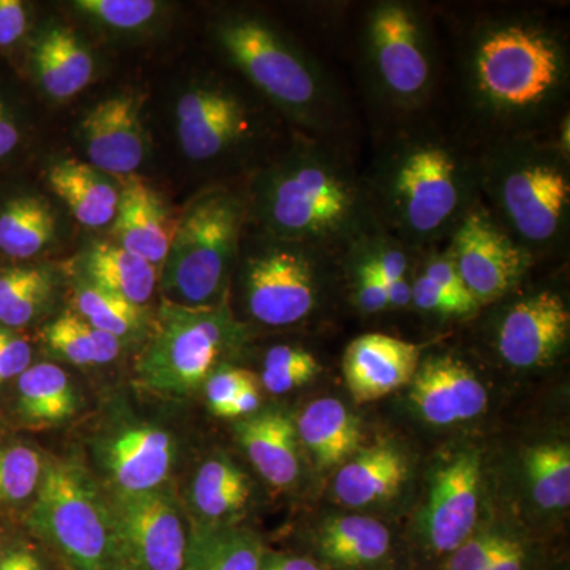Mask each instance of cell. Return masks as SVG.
<instances>
[{"label": "cell", "instance_id": "1", "mask_svg": "<svg viewBox=\"0 0 570 570\" xmlns=\"http://www.w3.org/2000/svg\"><path fill=\"white\" fill-rule=\"evenodd\" d=\"M31 524L73 570H126L110 504L80 464L43 468Z\"/></svg>", "mask_w": 570, "mask_h": 570}, {"label": "cell", "instance_id": "38", "mask_svg": "<svg viewBox=\"0 0 570 570\" xmlns=\"http://www.w3.org/2000/svg\"><path fill=\"white\" fill-rule=\"evenodd\" d=\"M73 6L86 17L119 31L142 28L159 11L154 0H78Z\"/></svg>", "mask_w": 570, "mask_h": 570}, {"label": "cell", "instance_id": "25", "mask_svg": "<svg viewBox=\"0 0 570 570\" xmlns=\"http://www.w3.org/2000/svg\"><path fill=\"white\" fill-rule=\"evenodd\" d=\"M407 479L403 453L381 444L363 450L337 471L335 493L347 508H365L395 497Z\"/></svg>", "mask_w": 570, "mask_h": 570}, {"label": "cell", "instance_id": "33", "mask_svg": "<svg viewBox=\"0 0 570 570\" xmlns=\"http://www.w3.org/2000/svg\"><path fill=\"white\" fill-rule=\"evenodd\" d=\"M190 497L200 515L217 521L245 508L250 487L242 469L228 460L213 459L198 469Z\"/></svg>", "mask_w": 570, "mask_h": 570}, {"label": "cell", "instance_id": "3", "mask_svg": "<svg viewBox=\"0 0 570 570\" xmlns=\"http://www.w3.org/2000/svg\"><path fill=\"white\" fill-rule=\"evenodd\" d=\"M235 337L227 309L164 299L151 341L138 362V377L146 389L165 396L190 395L205 384Z\"/></svg>", "mask_w": 570, "mask_h": 570}, {"label": "cell", "instance_id": "16", "mask_svg": "<svg viewBox=\"0 0 570 570\" xmlns=\"http://www.w3.org/2000/svg\"><path fill=\"white\" fill-rule=\"evenodd\" d=\"M412 401L426 422L455 425L479 417L489 404L482 382L453 356H433L412 379Z\"/></svg>", "mask_w": 570, "mask_h": 570}, {"label": "cell", "instance_id": "22", "mask_svg": "<svg viewBox=\"0 0 570 570\" xmlns=\"http://www.w3.org/2000/svg\"><path fill=\"white\" fill-rule=\"evenodd\" d=\"M236 433L250 463L269 485L285 489L298 479V434L283 412L249 415L236 425Z\"/></svg>", "mask_w": 570, "mask_h": 570}, {"label": "cell", "instance_id": "35", "mask_svg": "<svg viewBox=\"0 0 570 570\" xmlns=\"http://www.w3.org/2000/svg\"><path fill=\"white\" fill-rule=\"evenodd\" d=\"M527 471L532 497L540 508L558 510L570 504V449L543 444L528 450Z\"/></svg>", "mask_w": 570, "mask_h": 570}, {"label": "cell", "instance_id": "28", "mask_svg": "<svg viewBox=\"0 0 570 570\" xmlns=\"http://www.w3.org/2000/svg\"><path fill=\"white\" fill-rule=\"evenodd\" d=\"M56 235L50 204L37 195H18L0 205V253L32 258L47 249Z\"/></svg>", "mask_w": 570, "mask_h": 570}, {"label": "cell", "instance_id": "40", "mask_svg": "<svg viewBox=\"0 0 570 570\" xmlns=\"http://www.w3.org/2000/svg\"><path fill=\"white\" fill-rule=\"evenodd\" d=\"M412 302L420 309L444 314V316H466L479 307V303L474 299H464L449 294L425 275L420 276L412 285Z\"/></svg>", "mask_w": 570, "mask_h": 570}, {"label": "cell", "instance_id": "18", "mask_svg": "<svg viewBox=\"0 0 570 570\" xmlns=\"http://www.w3.org/2000/svg\"><path fill=\"white\" fill-rule=\"evenodd\" d=\"M564 174L546 164L528 165L510 174L502 184V204L517 232L542 243L557 234L569 204Z\"/></svg>", "mask_w": 570, "mask_h": 570}, {"label": "cell", "instance_id": "5", "mask_svg": "<svg viewBox=\"0 0 570 570\" xmlns=\"http://www.w3.org/2000/svg\"><path fill=\"white\" fill-rule=\"evenodd\" d=\"M561 62L549 37L528 26H508L480 43L475 73L480 91L504 108L546 99L560 80Z\"/></svg>", "mask_w": 570, "mask_h": 570}, {"label": "cell", "instance_id": "41", "mask_svg": "<svg viewBox=\"0 0 570 570\" xmlns=\"http://www.w3.org/2000/svg\"><path fill=\"white\" fill-rule=\"evenodd\" d=\"M255 376L254 373L239 367H216L205 381L206 400L217 417H223L224 412L230 406L232 401L245 387L246 382Z\"/></svg>", "mask_w": 570, "mask_h": 570}, {"label": "cell", "instance_id": "46", "mask_svg": "<svg viewBox=\"0 0 570 570\" xmlns=\"http://www.w3.org/2000/svg\"><path fill=\"white\" fill-rule=\"evenodd\" d=\"M365 264L384 281L385 285L404 279V275H406V255L393 247H382L377 254L367 258Z\"/></svg>", "mask_w": 570, "mask_h": 570}, {"label": "cell", "instance_id": "51", "mask_svg": "<svg viewBox=\"0 0 570 570\" xmlns=\"http://www.w3.org/2000/svg\"><path fill=\"white\" fill-rule=\"evenodd\" d=\"M389 306H407L412 302V285L406 279L387 284Z\"/></svg>", "mask_w": 570, "mask_h": 570}, {"label": "cell", "instance_id": "9", "mask_svg": "<svg viewBox=\"0 0 570 570\" xmlns=\"http://www.w3.org/2000/svg\"><path fill=\"white\" fill-rule=\"evenodd\" d=\"M245 285L250 316L261 324L295 325L316 306V273L309 258L294 249L275 247L255 255Z\"/></svg>", "mask_w": 570, "mask_h": 570}, {"label": "cell", "instance_id": "21", "mask_svg": "<svg viewBox=\"0 0 570 570\" xmlns=\"http://www.w3.org/2000/svg\"><path fill=\"white\" fill-rule=\"evenodd\" d=\"M314 550L325 570H379L392 553V534L381 521L341 517L318 527Z\"/></svg>", "mask_w": 570, "mask_h": 570}, {"label": "cell", "instance_id": "10", "mask_svg": "<svg viewBox=\"0 0 570 570\" xmlns=\"http://www.w3.org/2000/svg\"><path fill=\"white\" fill-rule=\"evenodd\" d=\"M480 478L475 452L460 453L434 474L423 520V546L431 557L445 560L474 534Z\"/></svg>", "mask_w": 570, "mask_h": 570}, {"label": "cell", "instance_id": "8", "mask_svg": "<svg viewBox=\"0 0 570 570\" xmlns=\"http://www.w3.org/2000/svg\"><path fill=\"white\" fill-rule=\"evenodd\" d=\"M392 202L401 223L415 235L439 230L460 202L459 167L445 149L415 146L392 176Z\"/></svg>", "mask_w": 570, "mask_h": 570}, {"label": "cell", "instance_id": "34", "mask_svg": "<svg viewBox=\"0 0 570 570\" xmlns=\"http://www.w3.org/2000/svg\"><path fill=\"white\" fill-rule=\"evenodd\" d=\"M73 306L75 313L94 328L121 341L122 337L134 335L142 324V307L86 279L75 287Z\"/></svg>", "mask_w": 570, "mask_h": 570}, {"label": "cell", "instance_id": "45", "mask_svg": "<svg viewBox=\"0 0 570 570\" xmlns=\"http://www.w3.org/2000/svg\"><path fill=\"white\" fill-rule=\"evenodd\" d=\"M423 275H425L428 279L433 281L434 284H438L439 287L448 291L449 294L478 302L474 296L469 294L466 285H464L459 269H456L455 262H453L452 255H441V257L433 258V261L426 265Z\"/></svg>", "mask_w": 570, "mask_h": 570}, {"label": "cell", "instance_id": "50", "mask_svg": "<svg viewBox=\"0 0 570 570\" xmlns=\"http://www.w3.org/2000/svg\"><path fill=\"white\" fill-rule=\"evenodd\" d=\"M261 570H325L313 558L264 554Z\"/></svg>", "mask_w": 570, "mask_h": 570}, {"label": "cell", "instance_id": "48", "mask_svg": "<svg viewBox=\"0 0 570 570\" xmlns=\"http://www.w3.org/2000/svg\"><path fill=\"white\" fill-rule=\"evenodd\" d=\"M21 130L9 105L0 97V160L20 146Z\"/></svg>", "mask_w": 570, "mask_h": 570}, {"label": "cell", "instance_id": "31", "mask_svg": "<svg viewBox=\"0 0 570 570\" xmlns=\"http://www.w3.org/2000/svg\"><path fill=\"white\" fill-rule=\"evenodd\" d=\"M55 288V276L40 266L0 272V325L11 330L31 324L50 305Z\"/></svg>", "mask_w": 570, "mask_h": 570}, {"label": "cell", "instance_id": "42", "mask_svg": "<svg viewBox=\"0 0 570 570\" xmlns=\"http://www.w3.org/2000/svg\"><path fill=\"white\" fill-rule=\"evenodd\" d=\"M31 362L32 348L28 341L0 325V382L20 377Z\"/></svg>", "mask_w": 570, "mask_h": 570}, {"label": "cell", "instance_id": "49", "mask_svg": "<svg viewBox=\"0 0 570 570\" xmlns=\"http://www.w3.org/2000/svg\"><path fill=\"white\" fill-rule=\"evenodd\" d=\"M532 558L530 550L519 539H513L509 549L498 558L487 570H531Z\"/></svg>", "mask_w": 570, "mask_h": 570}, {"label": "cell", "instance_id": "13", "mask_svg": "<svg viewBox=\"0 0 570 570\" xmlns=\"http://www.w3.org/2000/svg\"><path fill=\"white\" fill-rule=\"evenodd\" d=\"M570 314L554 292H540L510 307L498 332V351L510 366L550 363L568 343Z\"/></svg>", "mask_w": 570, "mask_h": 570}, {"label": "cell", "instance_id": "44", "mask_svg": "<svg viewBox=\"0 0 570 570\" xmlns=\"http://www.w3.org/2000/svg\"><path fill=\"white\" fill-rule=\"evenodd\" d=\"M356 298L366 313H379L389 307L387 285L363 262L358 269Z\"/></svg>", "mask_w": 570, "mask_h": 570}, {"label": "cell", "instance_id": "43", "mask_svg": "<svg viewBox=\"0 0 570 570\" xmlns=\"http://www.w3.org/2000/svg\"><path fill=\"white\" fill-rule=\"evenodd\" d=\"M28 21L21 0H0V48L17 45L28 31Z\"/></svg>", "mask_w": 570, "mask_h": 570}, {"label": "cell", "instance_id": "2", "mask_svg": "<svg viewBox=\"0 0 570 570\" xmlns=\"http://www.w3.org/2000/svg\"><path fill=\"white\" fill-rule=\"evenodd\" d=\"M242 228V205L213 190L187 206L163 265L165 302L212 307L223 294Z\"/></svg>", "mask_w": 570, "mask_h": 570}, {"label": "cell", "instance_id": "32", "mask_svg": "<svg viewBox=\"0 0 570 570\" xmlns=\"http://www.w3.org/2000/svg\"><path fill=\"white\" fill-rule=\"evenodd\" d=\"M45 343L52 354L77 366L107 365L122 351L121 340L94 328L75 311H66L47 326Z\"/></svg>", "mask_w": 570, "mask_h": 570}, {"label": "cell", "instance_id": "37", "mask_svg": "<svg viewBox=\"0 0 570 570\" xmlns=\"http://www.w3.org/2000/svg\"><path fill=\"white\" fill-rule=\"evenodd\" d=\"M43 463L24 445L0 449V502H20L39 489Z\"/></svg>", "mask_w": 570, "mask_h": 570}, {"label": "cell", "instance_id": "11", "mask_svg": "<svg viewBox=\"0 0 570 570\" xmlns=\"http://www.w3.org/2000/svg\"><path fill=\"white\" fill-rule=\"evenodd\" d=\"M450 255L479 305L508 294L524 272V255L483 213L464 217Z\"/></svg>", "mask_w": 570, "mask_h": 570}, {"label": "cell", "instance_id": "39", "mask_svg": "<svg viewBox=\"0 0 570 570\" xmlns=\"http://www.w3.org/2000/svg\"><path fill=\"white\" fill-rule=\"evenodd\" d=\"M513 539L501 532H474L445 558L442 570H487L509 549Z\"/></svg>", "mask_w": 570, "mask_h": 570}, {"label": "cell", "instance_id": "15", "mask_svg": "<svg viewBox=\"0 0 570 570\" xmlns=\"http://www.w3.org/2000/svg\"><path fill=\"white\" fill-rule=\"evenodd\" d=\"M371 45L379 73L396 96L414 97L430 80V63L414 14L403 6L387 3L373 14Z\"/></svg>", "mask_w": 570, "mask_h": 570}, {"label": "cell", "instance_id": "26", "mask_svg": "<svg viewBox=\"0 0 570 570\" xmlns=\"http://www.w3.org/2000/svg\"><path fill=\"white\" fill-rule=\"evenodd\" d=\"M296 434L322 469L343 464L362 442L358 420L335 397H321L307 404L299 415Z\"/></svg>", "mask_w": 570, "mask_h": 570}, {"label": "cell", "instance_id": "30", "mask_svg": "<svg viewBox=\"0 0 570 570\" xmlns=\"http://www.w3.org/2000/svg\"><path fill=\"white\" fill-rule=\"evenodd\" d=\"M264 554L249 532L198 528L187 546L184 570H261Z\"/></svg>", "mask_w": 570, "mask_h": 570}, {"label": "cell", "instance_id": "27", "mask_svg": "<svg viewBox=\"0 0 570 570\" xmlns=\"http://www.w3.org/2000/svg\"><path fill=\"white\" fill-rule=\"evenodd\" d=\"M85 273L88 283L140 307L151 299L159 281L157 266L116 243L91 246L85 257Z\"/></svg>", "mask_w": 570, "mask_h": 570}, {"label": "cell", "instance_id": "20", "mask_svg": "<svg viewBox=\"0 0 570 570\" xmlns=\"http://www.w3.org/2000/svg\"><path fill=\"white\" fill-rule=\"evenodd\" d=\"M111 225L116 245L154 266L164 265L178 227L160 195L138 179L121 189L118 214Z\"/></svg>", "mask_w": 570, "mask_h": 570}, {"label": "cell", "instance_id": "17", "mask_svg": "<svg viewBox=\"0 0 570 570\" xmlns=\"http://www.w3.org/2000/svg\"><path fill=\"white\" fill-rule=\"evenodd\" d=\"M420 347L400 337L370 333L356 337L344 354V377L356 403H371L412 382Z\"/></svg>", "mask_w": 570, "mask_h": 570}, {"label": "cell", "instance_id": "29", "mask_svg": "<svg viewBox=\"0 0 570 570\" xmlns=\"http://www.w3.org/2000/svg\"><path fill=\"white\" fill-rule=\"evenodd\" d=\"M20 409L26 419L58 423L77 411V393L69 374L51 363L29 366L18 381Z\"/></svg>", "mask_w": 570, "mask_h": 570}, {"label": "cell", "instance_id": "52", "mask_svg": "<svg viewBox=\"0 0 570 570\" xmlns=\"http://www.w3.org/2000/svg\"><path fill=\"white\" fill-rule=\"evenodd\" d=\"M22 551H14L0 561V570H21Z\"/></svg>", "mask_w": 570, "mask_h": 570}, {"label": "cell", "instance_id": "12", "mask_svg": "<svg viewBox=\"0 0 570 570\" xmlns=\"http://www.w3.org/2000/svg\"><path fill=\"white\" fill-rule=\"evenodd\" d=\"M89 164L105 175H132L148 151L141 121V100L116 94L92 107L81 122Z\"/></svg>", "mask_w": 570, "mask_h": 570}, {"label": "cell", "instance_id": "7", "mask_svg": "<svg viewBox=\"0 0 570 570\" xmlns=\"http://www.w3.org/2000/svg\"><path fill=\"white\" fill-rule=\"evenodd\" d=\"M110 508L126 570H184L189 540L168 491L118 493Z\"/></svg>", "mask_w": 570, "mask_h": 570}, {"label": "cell", "instance_id": "6", "mask_svg": "<svg viewBox=\"0 0 570 570\" xmlns=\"http://www.w3.org/2000/svg\"><path fill=\"white\" fill-rule=\"evenodd\" d=\"M220 43L250 81L291 110L303 111L317 100V81L303 59L273 29L254 18L220 24Z\"/></svg>", "mask_w": 570, "mask_h": 570}, {"label": "cell", "instance_id": "24", "mask_svg": "<svg viewBox=\"0 0 570 570\" xmlns=\"http://www.w3.org/2000/svg\"><path fill=\"white\" fill-rule=\"evenodd\" d=\"M32 63L43 91L56 100L77 96L91 82L96 63L85 43L62 26L37 37Z\"/></svg>", "mask_w": 570, "mask_h": 570}, {"label": "cell", "instance_id": "53", "mask_svg": "<svg viewBox=\"0 0 570 570\" xmlns=\"http://www.w3.org/2000/svg\"><path fill=\"white\" fill-rule=\"evenodd\" d=\"M21 570H43V568L33 554L22 551Z\"/></svg>", "mask_w": 570, "mask_h": 570}, {"label": "cell", "instance_id": "19", "mask_svg": "<svg viewBox=\"0 0 570 570\" xmlns=\"http://www.w3.org/2000/svg\"><path fill=\"white\" fill-rule=\"evenodd\" d=\"M104 459L118 493L157 490L174 466V438L151 425L126 428L108 439Z\"/></svg>", "mask_w": 570, "mask_h": 570}, {"label": "cell", "instance_id": "4", "mask_svg": "<svg viewBox=\"0 0 570 570\" xmlns=\"http://www.w3.org/2000/svg\"><path fill=\"white\" fill-rule=\"evenodd\" d=\"M358 197L335 165L317 157H296L266 183L262 213L281 238L317 242L354 223Z\"/></svg>", "mask_w": 570, "mask_h": 570}, {"label": "cell", "instance_id": "14", "mask_svg": "<svg viewBox=\"0 0 570 570\" xmlns=\"http://www.w3.org/2000/svg\"><path fill=\"white\" fill-rule=\"evenodd\" d=\"M246 110L238 97L220 88H194L176 105V129L189 159H214L242 138Z\"/></svg>", "mask_w": 570, "mask_h": 570}, {"label": "cell", "instance_id": "47", "mask_svg": "<svg viewBox=\"0 0 570 570\" xmlns=\"http://www.w3.org/2000/svg\"><path fill=\"white\" fill-rule=\"evenodd\" d=\"M261 406V392H258L257 377L249 379L245 387L232 401L230 406L224 412V419L249 417Z\"/></svg>", "mask_w": 570, "mask_h": 570}, {"label": "cell", "instance_id": "23", "mask_svg": "<svg viewBox=\"0 0 570 570\" xmlns=\"http://www.w3.org/2000/svg\"><path fill=\"white\" fill-rule=\"evenodd\" d=\"M48 183L85 227L104 228L115 223L121 189L91 164L61 160L48 170Z\"/></svg>", "mask_w": 570, "mask_h": 570}, {"label": "cell", "instance_id": "36", "mask_svg": "<svg viewBox=\"0 0 570 570\" xmlns=\"http://www.w3.org/2000/svg\"><path fill=\"white\" fill-rule=\"evenodd\" d=\"M321 373L316 356L306 348L275 346L266 352L262 384L273 395L303 387Z\"/></svg>", "mask_w": 570, "mask_h": 570}]
</instances>
